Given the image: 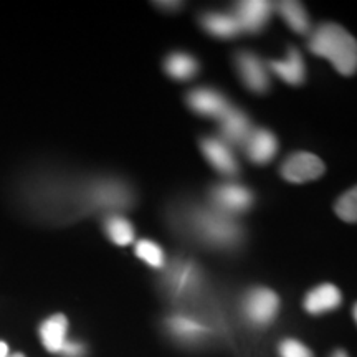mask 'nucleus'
Returning <instances> with one entry per match:
<instances>
[{"label":"nucleus","instance_id":"nucleus-1","mask_svg":"<svg viewBox=\"0 0 357 357\" xmlns=\"http://www.w3.org/2000/svg\"><path fill=\"white\" fill-rule=\"evenodd\" d=\"M177 229L205 248L230 252L243 242V229L235 217L218 212L212 205L189 204L174 213Z\"/></svg>","mask_w":357,"mask_h":357},{"label":"nucleus","instance_id":"nucleus-2","mask_svg":"<svg viewBox=\"0 0 357 357\" xmlns=\"http://www.w3.org/2000/svg\"><path fill=\"white\" fill-rule=\"evenodd\" d=\"M310 50L331 65L342 77H352L357 71V40L333 22H324L312 30L307 40Z\"/></svg>","mask_w":357,"mask_h":357},{"label":"nucleus","instance_id":"nucleus-3","mask_svg":"<svg viewBox=\"0 0 357 357\" xmlns=\"http://www.w3.org/2000/svg\"><path fill=\"white\" fill-rule=\"evenodd\" d=\"M164 288L172 300H192L202 288V270L189 258H176L164 275Z\"/></svg>","mask_w":357,"mask_h":357},{"label":"nucleus","instance_id":"nucleus-4","mask_svg":"<svg viewBox=\"0 0 357 357\" xmlns=\"http://www.w3.org/2000/svg\"><path fill=\"white\" fill-rule=\"evenodd\" d=\"M166 328L172 339L184 346H200L213 336L211 321L199 312L177 311L166 319Z\"/></svg>","mask_w":357,"mask_h":357},{"label":"nucleus","instance_id":"nucleus-5","mask_svg":"<svg viewBox=\"0 0 357 357\" xmlns=\"http://www.w3.org/2000/svg\"><path fill=\"white\" fill-rule=\"evenodd\" d=\"M278 310V296L268 288H250L242 298V316L253 328H266L273 323Z\"/></svg>","mask_w":357,"mask_h":357},{"label":"nucleus","instance_id":"nucleus-6","mask_svg":"<svg viewBox=\"0 0 357 357\" xmlns=\"http://www.w3.org/2000/svg\"><path fill=\"white\" fill-rule=\"evenodd\" d=\"M208 197H211L213 208L235 218L240 213L250 211L253 200H255L252 190L235 181L218 182V184L212 185Z\"/></svg>","mask_w":357,"mask_h":357},{"label":"nucleus","instance_id":"nucleus-7","mask_svg":"<svg viewBox=\"0 0 357 357\" xmlns=\"http://www.w3.org/2000/svg\"><path fill=\"white\" fill-rule=\"evenodd\" d=\"M326 171L324 162L318 155L311 153H293L281 164L280 172L283 178L293 184H305V182L316 181Z\"/></svg>","mask_w":357,"mask_h":357},{"label":"nucleus","instance_id":"nucleus-8","mask_svg":"<svg viewBox=\"0 0 357 357\" xmlns=\"http://www.w3.org/2000/svg\"><path fill=\"white\" fill-rule=\"evenodd\" d=\"M235 66L240 79L253 93H266L270 89V75L261 58L253 52L242 50L235 55Z\"/></svg>","mask_w":357,"mask_h":357},{"label":"nucleus","instance_id":"nucleus-9","mask_svg":"<svg viewBox=\"0 0 357 357\" xmlns=\"http://www.w3.org/2000/svg\"><path fill=\"white\" fill-rule=\"evenodd\" d=\"M187 106L199 116L220 119L222 114L231 105L227 100V96L222 95L218 89L211 86H199L189 91V95H187Z\"/></svg>","mask_w":357,"mask_h":357},{"label":"nucleus","instance_id":"nucleus-10","mask_svg":"<svg viewBox=\"0 0 357 357\" xmlns=\"http://www.w3.org/2000/svg\"><path fill=\"white\" fill-rule=\"evenodd\" d=\"M200 149H202L204 158L208 160V164L222 174V176H236L240 171L238 162L231 151V147L227 144L225 141H222L220 137H204L200 141Z\"/></svg>","mask_w":357,"mask_h":357},{"label":"nucleus","instance_id":"nucleus-11","mask_svg":"<svg viewBox=\"0 0 357 357\" xmlns=\"http://www.w3.org/2000/svg\"><path fill=\"white\" fill-rule=\"evenodd\" d=\"M273 6L270 2H240L236 3L234 15L240 30L247 33H260L270 20Z\"/></svg>","mask_w":357,"mask_h":357},{"label":"nucleus","instance_id":"nucleus-12","mask_svg":"<svg viewBox=\"0 0 357 357\" xmlns=\"http://www.w3.org/2000/svg\"><path fill=\"white\" fill-rule=\"evenodd\" d=\"M218 121H220L222 141L229 146H245L253 131L248 116L235 106H230Z\"/></svg>","mask_w":357,"mask_h":357},{"label":"nucleus","instance_id":"nucleus-13","mask_svg":"<svg viewBox=\"0 0 357 357\" xmlns=\"http://www.w3.org/2000/svg\"><path fill=\"white\" fill-rule=\"evenodd\" d=\"M243 147L247 151V158L253 164L265 166L278 153V141L271 131L265 128H257L250 134Z\"/></svg>","mask_w":357,"mask_h":357},{"label":"nucleus","instance_id":"nucleus-14","mask_svg":"<svg viewBox=\"0 0 357 357\" xmlns=\"http://www.w3.org/2000/svg\"><path fill=\"white\" fill-rule=\"evenodd\" d=\"M268 65L276 77L291 86H300L306 78V68L301 53L293 47L289 48L288 55L283 60H271Z\"/></svg>","mask_w":357,"mask_h":357},{"label":"nucleus","instance_id":"nucleus-15","mask_svg":"<svg viewBox=\"0 0 357 357\" xmlns=\"http://www.w3.org/2000/svg\"><path fill=\"white\" fill-rule=\"evenodd\" d=\"M341 291L331 283H324L311 289L305 298V310L311 314H323L341 306Z\"/></svg>","mask_w":357,"mask_h":357},{"label":"nucleus","instance_id":"nucleus-16","mask_svg":"<svg viewBox=\"0 0 357 357\" xmlns=\"http://www.w3.org/2000/svg\"><path fill=\"white\" fill-rule=\"evenodd\" d=\"M200 25L208 35L222 40L235 38L242 33L235 15L229 12H205L200 17Z\"/></svg>","mask_w":357,"mask_h":357},{"label":"nucleus","instance_id":"nucleus-17","mask_svg":"<svg viewBox=\"0 0 357 357\" xmlns=\"http://www.w3.org/2000/svg\"><path fill=\"white\" fill-rule=\"evenodd\" d=\"M96 205L102 208H119L128 207L131 202V194L126 187L118 184V182H101L93 190Z\"/></svg>","mask_w":357,"mask_h":357},{"label":"nucleus","instance_id":"nucleus-18","mask_svg":"<svg viewBox=\"0 0 357 357\" xmlns=\"http://www.w3.org/2000/svg\"><path fill=\"white\" fill-rule=\"evenodd\" d=\"M164 70L172 79L177 82H187L194 78L199 71V61L195 56L185 52H172L164 61Z\"/></svg>","mask_w":357,"mask_h":357},{"label":"nucleus","instance_id":"nucleus-19","mask_svg":"<svg viewBox=\"0 0 357 357\" xmlns=\"http://www.w3.org/2000/svg\"><path fill=\"white\" fill-rule=\"evenodd\" d=\"M66 331H68V321L63 314H55L48 318L40 328L43 346L50 352H60L66 342Z\"/></svg>","mask_w":357,"mask_h":357},{"label":"nucleus","instance_id":"nucleus-20","mask_svg":"<svg viewBox=\"0 0 357 357\" xmlns=\"http://www.w3.org/2000/svg\"><path fill=\"white\" fill-rule=\"evenodd\" d=\"M278 12L281 19L287 22L288 26L298 33L310 32V17L300 2H280Z\"/></svg>","mask_w":357,"mask_h":357},{"label":"nucleus","instance_id":"nucleus-21","mask_svg":"<svg viewBox=\"0 0 357 357\" xmlns=\"http://www.w3.org/2000/svg\"><path fill=\"white\" fill-rule=\"evenodd\" d=\"M106 231L116 245H129L134 240L132 225L123 217H109L106 220Z\"/></svg>","mask_w":357,"mask_h":357},{"label":"nucleus","instance_id":"nucleus-22","mask_svg":"<svg viewBox=\"0 0 357 357\" xmlns=\"http://www.w3.org/2000/svg\"><path fill=\"white\" fill-rule=\"evenodd\" d=\"M337 217L347 223L357 222V185L352 187L336 200L334 205Z\"/></svg>","mask_w":357,"mask_h":357},{"label":"nucleus","instance_id":"nucleus-23","mask_svg":"<svg viewBox=\"0 0 357 357\" xmlns=\"http://www.w3.org/2000/svg\"><path fill=\"white\" fill-rule=\"evenodd\" d=\"M136 255L146 261L147 265L154 268H162L166 265V257H164V250L158 243L151 242V240H141L136 245Z\"/></svg>","mask_w":357,"mask_h":357},{"label":"nucleus","instance_id":"nucleus-24","mask_svg":"<svg viewBox=\"0 0 357 357\" xmlns=\"http://www.w3.org/2000/svg\"><path fill=\"white\" fill-rule=\"evenodd\" d=\"M280 357H312V352L298 339L288 337L280 342Z\"/></svg>","mask_w":357,"mask_h":357},{"label":"nucleus","instance_id":"nucleus-25","mask_svg":"<svg viewBox=\"0 0 357 357\" xmlns=\"http://www.w3.org/2000/svg\"><path fill=\"white\" fill-rule=\"evenodd\" d=\"M58 354H61L63 357H83L86 354V347H84L82 342L66 341Z\"/></svg>","mask_w":357,"mask_h":357},{"label":"nucleus","instance_id":"nucleus-26","mask_svg":"<svg viewBox=\"0 0 357 357\" xmlns=\"http://www.w3.org/2000/svg\"><path fill=\"white\" fill-rule=\"evenodd\" d=\"M159 6H162L164 8H178L182 6V3H177V2H162V3H159Z\"/></svg>","mask_w":357,"mask_h":357},{"label":"nucleus","instance_id":"nucleus-27","mask_svg":"<svg viewBox=\"0 0 357 357\" xmlns=\"http://www.w3.org/2000/svg\"><path fill=\"white\" fill-rule=\"evenodd\" d=\"M7 352H8V347L6 342H0V357H7Z\"/></svg>","mask_w":357,"mask_h":357},{"label":"nucleus","instance_id":"nucleus-28","mask_svg":"<svg viewBox=\"0 0 357 357\" xmlns=\"http://www.w3.org/2000/svg\"><path fill=\"white\" fill-rule=\"evenodd\" d=\"M331 357H349V356H347V352H346V351L337 349V351H334V352H333Z\"/></svg>","mask_w":357,"mask_h":357},{"label":"nucleus","instance_id":"nucleus-29","mask_svg":"<svg viewBox=\"0 0 357 357\" xmlns=\"http://www.w3.org/2000/svg\"><path fill=\"white\" fill-rule=\"evenodd\" d=\"M7 357H25L24 354H20V352H17V354H13V356H7Z\"/></svg>","mask_w":357,"mask_h":357},{"label":"nucleus","instance_id":"nucleus-30","mask_svg":"<svg viewBox=\"0 0 357 357\" xmlns=\"http://www.w3.org/2000/svg\"><path fill=\"white\" fill-rule=\"evenodd\" d=\"M354 319H356V323H357V303H356V306H354Z\"/></svg>","mask_w":357,"mask_h":357}]
</instances>
